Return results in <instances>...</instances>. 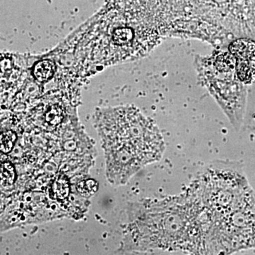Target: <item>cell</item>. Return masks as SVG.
<instances>
[{
    "label": "cell",
    "instance_id": "4",
    "mask_svg": "<svg viewBox=\"0 0 255 255\" xmlns=\"http://www.w3.org/2000/svg\"><path fill=\"white\" fill-rule=\"evenodd\" d=\"M229 52L236 61L238 80L243 84L255 81V43L247 38H239L229 45Z\"/></svg>",
    "mask_w": 255,
    "mask_h": 255
},
{
    "label": "cell",
    "instance_id": "8",
    "mask_svg": "<svg viewBox=\"0 0 255 255\" xmlns=\"http://www.w3.org/2000/svg\"><path fill=\"white\" fill-rule=\"evenodd\" d=\"M78 189L79 192L82 195H92L95 194L97 189V183L95 180H85L82 181L78 184Z\"/></svg>",
    "mask_w": 255,
    "mask_h": 255
},
{
    "label": "cell",
    "instance_id": "3",
    "mask_svg": "<svg viewBox=\"0 0 255 255\" xmlns=\"http://www.w3.org/2000/svg\"><path fill=\"white\" fill-rule=\"evenodd\" d=\"M107 175L115 185L126 184L142 167L148 164L145 157L133 147L123 144L104 145Z\"/></svg>",
    "mask_w": 255,
    "mask_h": 255
},
{
    "label": "cell",
    "instance_id": "2",
    "mask_svg": "<svg viewBox=\"0 0 255 255\" xmlns=\"http://www.w3.org/2000/svg\"><path fill=\"white\" fill-rule=\"evenodd\" d=\"M218 252L236 253L255 248V209H236L217 220V232L211 235Z\"/></svg>",
    "mask_w": 255,
    "mask_h": 255
},
{
    "label": "cell",
    "instance_id": "7",
    "mask_svg": "<svg viewBox=\"0 0 255 255\" xmlns=\"http://www.w3.org/2000/svg\"><path fill=\"white\" fill-rule=\"evenodd\" d=\"M16 140V135L13 131H6L0 133V150L7 153L12 150Z\"/></svg>",
    "mask_w": 255,
    "mask_h": 255
},
{
    "label": "cell",
    "instance_id": "5",
    "mask_svg": "<svg viewBox=\"0 0 255 255\" xmlns=\"http://www.w3.org/2000/svg\"><path fill=\"white\" fill-rule=\"evenodd\" d=\"M53 194L58 200H64L70 194V182L66 176L61 174L55 179L53 184Z\"/></svg>",
    "mask_w": 255,
    "mask_h": 255
},
{
    "label": "cell",
    "instance_id": "1",
    "mask_svg": "<svg viewBox=\"0 0 255 255\" xmlns=\"http://www.w3.org/2000/svg\"><path fill=\"white\" fill-rule=\"evenodd\" d=\"M103 145L123 144L133 147L149 164L163 155L165 144L153 121L131 106L104 109L97 114Z\"/></svg>",
    "mask_w": 255,
    "mask_h": 255
},
{
    "label": "cell",
    "instance_id": "6",
    "mask_svg": "<svg viewBox=\"0 0 255 255\" xmlns=\"http://www.w3.org/2000/svg\"><path fill=\"white\" fill-rule=\"evenodd\" d=\"M15 170L12 164L9 162L0 163V186L9 187L14 183Z\"/></svg>",
    "mask_w": 255,
    "mask_h": 255
}]
</instances>
